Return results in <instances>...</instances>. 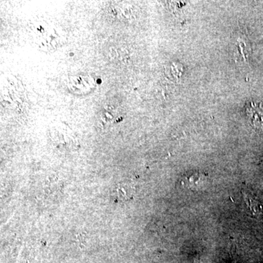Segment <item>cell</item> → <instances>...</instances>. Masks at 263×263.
<instances>
[{"instance_id":"cell-2","label":"cell","mask_w":263,"mask_h":263,"mask_svg":"<svg viewBox=\"0 0 263 263\" xmlns=\"http://www.w3.org/2000/svg\"><path fill=\"white\" fill-rule=\"evenodd\" d=\"M242 193H243V200H245L246 204L248 206L251 213L252 214H254V215H259L261 212H262V206H261L259 202L255 200V199H254L253 197L249 196L247 194L243 193V192Z\"/></svg>"},{"instance_id":"cell-1","label":"cell","mask_w":263,"mask_h":263,"mask_svg":"<svg viewBox=\"0 0 263 263\" xmlns=\"http://www.w3.org/2000/svg\"><path fill=\"white\" fill-rule=\"evenodd\" d=\"M247 116L251 124L259 129H263V105L262 103H249L247 106Z\"/></svg>"}]
</instances>
